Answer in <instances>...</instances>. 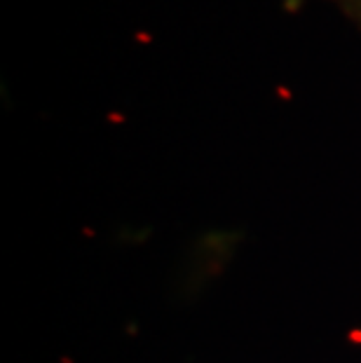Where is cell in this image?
Returning a JSON list of instances; mask_svg holds the SVG:
<instances>
[{"label":"cell","mask_w":361,"mask_h":363,"mask_svg":"<svg viewBox=\"0 0 361 363\" xmlns=\"http://www.w3.org/2000/svg\"><path fill=\"white\" fill-rule=\"evenodd\" d=\"M305 3V0H284V5H287V10H298Z\"/></svg>","instance_id":"obj_2"},{"label":"cell","mask_w":361,"mask_h":363,"mask_svg":"<svg viewBox=\"0 0 361 363\" xmlns=\"http://www.w3.org/2000/svg\"><path fill=\"white\" fill-rule=\"evenodd\" d=\"M328 3L338 5L357 26H361V0H328Z\"/></svg>","instance_id":"obj_1"}]
</instances>
